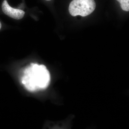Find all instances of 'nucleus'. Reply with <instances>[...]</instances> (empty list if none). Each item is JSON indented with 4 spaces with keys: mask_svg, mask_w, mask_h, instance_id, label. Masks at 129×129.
<instances>
[{
    "mask_svg": "<svg viewBox=\"0 0 129 129\" xmlns=\"http://www.w3.org/2000/svg\"><path fill=\"white\" fill-rule=\"evenodd\" d=\"M21 81L28 90L35 92L48 87L50 75L45 65L31 63L24 70Z\"/></svg>",
    "mask_w": 129,
    "mask_h": 129,
    "instance_id": "nucleus-1",
    "label": "nucleus"
},
{
    "mask_svg": "<svg viewBox=\"0 0 129 129\" xmlns=\"http://www.w3.org/2000/svg\"><path fill=\"white\" fill-rule=\"evenodd\" d=\"M95 7L94 0H73L70 4L69 10L72 16L85 17L91 14Z\"/></svg>",
    "mask_w": 129,
    "mask_h": 129,
    "instance_id": "nucleus-2",
    "label": "nucleus"
},
{
    "mask_svg": "<svg viewBox=\"0 0 129 129\" xmlns=\"http://www.w3.org/2000/svg\"><path fill=\"white\" fill-rule=\"evenodd\" d=\"M2 9L3 12L6 15L17 20L22 18L25 13L23 10L12 7L9 5L7 0H4L3 2Z\"/></svg>",
    "mask_w": 129,
    "mask_h": 129,
    "instance_id": "nucleus-3",
    "label": "nucleus"
},
{
    "mask_svg": "<svg viewBox=\"0 0 129 129\" xmlns=\"http://www.w3.org/2000/svg\"><path fill=\"white\" fill-rule=\"evenodd\" d=\"M120 3L122 9L125 11H129V0H117Z\"/></svg>",
    "mask_w": 129,
    "mask_h": 129,
    "instance_id": "nucleus-4",
    "label": "nucleus"
},
{
    "mask_svg": "<svg viewBox=\"0 0 129 129\" xmlns=\"http://www.w3.org/2000/svg\"><path fill=\"white\" fill-rule=\"evenodd\" d=\"M2 27V24L1 23V22H0V29H1V28Z\"/></svg>",
    "mask_w": 129,
    "mask_h": 129,
    "instance_id": "nucleus-5",
    "label": "nucleus"
}]
</instances>
